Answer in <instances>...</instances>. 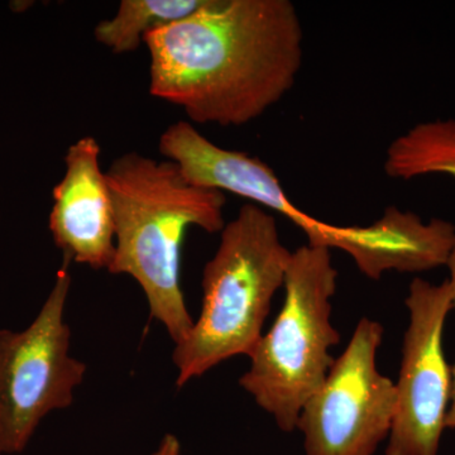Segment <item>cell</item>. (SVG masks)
<instances>
[{"instance_id": "7c38bea8", "label": "cell", "mask_w": 455, "mask_h": 455, "mask_svg": "<svg viewBox=\"0 0 455 455\" xmlns=\"http://www.w3.org/2000/svg\"><path fill=\"white\" fill-rule=\"evenodd\" d=\"M211 0H122L113 18L99 22L94 37L116 55L139 50L146 35L179 22L206 7Z\"/></svg>"}, {"instance_id": "3957f363", "label": "cell", "mask_w": 455, "mask_h": 455, "mask_svg": "<svg viewBox=\"0 0 455 455\" xmlns=\"http://www.w3.org/2000/svg\"><path fill=\"white\" fill-rule=\"evenodd\" d=\"M291 257L276 218L260 206L244 204L226 223L217 252L204 266L199 317L173 349L179 388L227 359L251 355Z\"/></svg>"}, {"instance_id": "6da1fadb", "label": "cell", "mask_w": 455, "mask_h": 455, "mask_svg": "<svg viewBox=\"0 0 455 455\" xmlns=\"http://www.w3.org/2000/svg\"><path fill=\"white\" fill-rule=\"evenodd\" d=\"M149 92L191 124L241 127L293 88L304 31L290 0H211L193 16L146 35Z\"/></svg>"}, {"instance_id": "52a82bcc", "label": "cell", "mask_w": 455, "mask_h": 455, "mask_svg": "<svg viewBox=\"0 0 455 455\" xmlns=\"http://www.w3.org/2000/svg\"><path fill=\"white\" fill-rule=\"evenodd\" d=\"M405 304L410 323L395 383L396 410L386 455H439L453 388L443 350L445 322L453 310L451 284L448 280L433 284L415 278Z\"/></svg>"}, {"instance_id": "5b68a950", "label": "cell", "mask_w": 455, "mask_h": 455, "mask_svg": "<svg viewBox=\"0 0 455 455\" xmlns=\"http://www.w3.org/2000/svg\"><path fill=\"white\" fill-rule=\"evenodd\" d=\"M71 262L62 259L40 313L20 331H0V455L22 453L50 412L73 405L86 364L70 355L65 307Z\"/></svg>"}, {"instance_id": "9c48e42d", "label": "cell", "mask_w": 455, "mask_h": 455, "mask_svg": "<svg viewBox=\"0 0 455 455\" xmlns=\"http://www.w3.org/2000/svg\"><path fill=\"white\" fill-rule=\"evenodd\" d=\"M158 151L178 164L196 187L235 194L254 205L283 215L313 239L323 221L293 205L275 171L259 157L230 151L203 136L194 124L179 121L169 125L158 140Z\"/></svg>"}, {"instance_id": "277c9868", "label": "cell", "mask_w": 455, "mask_h": 455, "mask_svg": "<svg viewBox=\"0 0 455 455\" xmlns=\"http://www.w3.org/2000/svg\"><path fill=\"white\" fill-rule=\"evenodd\" d=\"M337 284L329 248L307 243L293 251L283 307L248 355L251 366L239 379L284 433L296 429L302 407L333 366L329 350L340 343L331 320Z\"/></svg>"}, {"instance_id": "8992f818", "label": "cell", "mask_w": 455, "mask_h": 455, "mask_svg": "<svg viewBox=\"0 0 455 455\" xmlns=\"http://www.w3.org/2000/svg\"><path fill=\"white\" fill-rule=\"evenodd\" d=\"M383 334L381 323L362 317L322 387L302 407L296 429L305 455H373L388 439L396 386L377 368Z\"/></svg>"}, {"instance_id": "8fae6325", "label": "cell", "mask_w": 455, "mask_h": 455, "mask_svg": "<svg viewBox=\"0 0 455 455\" xmlns=\"http://www.w3.org/2000/svg\"><path fill=\"white\" fill-rule=\"evenodd\" d=\"M385 172L397 180L434 173L455 178V118L419 123L392 140Z\"/></svg>"}, {"instance_id": "ba28073f", "label": "cell", "mask_w": 455, "mask_h": 455, "mask_svg": "<svg viewBox=\"0 0 455 455\" xmlns=\"http://www.w3.org/2000/svg\"><path fill=\"white\" fill-rule=\"evenodd\" d=\"M100 154L92 136L68 147L64 178L52 191L49 229L62 259L108 271L116 254V217Z\"/></svg>"}, {"instance_id": "4fadbf2b", "label": "cell", "mask_w": 455, "mask_h": 455, "mask_svg": "<svg viewBox=\"0 0 455 455\" xmlns=\"http://www.w3.org/2000/svg\"><path fill=\"white\" fill-rule=\"evenodd\" d=\"M445 267L449 269L448 283L451 284V298H453V309L455 310V244ZM451 377H453V388H451V401L447 416L448 429H455V363L453 368H451Z\"/></svg>"}, {"instance_id": "30bf717a", "label": "cell", "mask_w": 455, "mask_h": 455, "mask_svg": "<svg viewBox=\"0 0 455 455\" xmlns=\"http://www.w3.org/2000/svg\"><path fill=\"white\" fill-rule=\"evenodd\" d=\"M455 244V226L388 206L379 220L366 227L329 224L320 247L348 254L359 271L373 281L386 272L416 274L447 266Z\"/></svg>"}, {"instance_id": "5bb4252c", "label": "cell", "mask_w": 455, "mask_h": 455, "mask_svg": "<svg viewBox=\"0 0 455 455\" xmlns=\"http://www.w3.org/2000/svg\"><path fill=\"white\" fill-rule=\"evenodd\" d=\"M152 455H181V447L180 442L172 434H166L161 440L157 451Z\"/></svg>"}, {"instance_id": "7a4b0ae2", "label": "cell", "mask_w": 455, "mask_h": 455, "mask_svg": "<svg viewBox=\"0 0 455 455\" xmlns=\"http://www.w3.org/2000/svg\"><path fill=\"white\" fill-rule=\"evenodd\" d=\"M106 175L116 217V254L108 272L139 283L149 315L179 344L194 324L181 286L185 235L190 227L220 233L226 196L190 184L172 161L139 152L116 157Z\"/></svg>"}]
</instances>
